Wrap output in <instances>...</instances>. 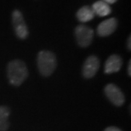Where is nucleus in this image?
I'll return each mask as SVG.
<instances>
[{
    "mask_svg": "<svg viewBox=\"0 0 131 131\" xmlns=\"http://www.w3.org/2000/svg\"><path fill=\"white\" fill-rule=\"evenodd\" d=\"M7 76L11 85L20 86L28 76L27 65L20 60H13L7 66Z\"/></svg>",
    "mask_w": 131,
    "mask_h": 131,
    "instance_id": "f257e3e1",
    "label": "nucleus"
},
{
    "mask_svg": "<svg viewBox=\"0 0 131 131\" xmlns=\"http://www.w3.org/2000/svg\"><path fill=\"white\" fill-rule=\"evenodd\" d=\"M37 65L42 76L49 77L54 72L57 66L56 54L49 50L40 51L37 57Z\"/></svg>",
    "mask_w": 131,
    "mask_h": 131,
    "instance_id": "f03ea898",
    "label": "nucleus"
},
{
    "mask_svg": "<svg viewBox=\"0 0 131 131\" xmlns=\"http://www.w3.org/2000/svg\"><path fill=\"white\" fill-rule=\"evenodd\" d=\"M12 24L14 27L15 35L20 39H26L28 37V29L27 26L26 24L24 17L21 12L18 9H15L12 12Z\"/></svg>",
    "mask_w": 131,
    "mask_h": 131,
    "instance_id": "7ed1b4c3",
    "label": "nucleus"
},
{
    "mask_svg": "<svg viewBox=\"0 0 131 131\" xmlns=\"http://www.w3.org/2000/svg\"><path fill=\"white\" fill-rule=\"evenodd\" d=\"M75 38L78 44L82 48L90 46L94 38V31L85 25H79L75 28Z\"/></svg>",
    "mask_w": 131,
    "mask_h": 131,
    "instance_id": "20e7f679",
    "label": "nucleus"
},
{
    "mask_svg": "<svg viewBox=\"0 0 131 131\" xmlns=\"http://www.w3.org/2000/svg\"><path fill=\"white\" fill-rule=\"evenodd\" d=\"M104 93L107 99L112 102L114 106H121L125 102V96L122 90L115 85L114 83H108L105 86Z\"/></svg>",
    "mask_w": 131,
    "mask_h": 131,
    "instance_id": "39448f33",
    "label": "nucleus"
},
{
    "mask_svg": "<svg viewBox=\"0 0 131 131\" xmlns=\"http://www.w3.org/2000/svg\"><path fill=\"white\" fill-rule=\"evenodd\" d=\"M100 68V60L97 56H90L85 60L83 65L82 74L84 78H92L97 73Z\"/></svg>",
    "mask_w": 131,
    "mask_h": 131,
    "instance_id": "423d86ee",
    "label": "nucleus"
},
{
    "mask_svg": "<svg viewBox=\"0 0 131 131\" xmlns=\"http://www.w3.org/2000/svg\"><path fill=\"white\" fill-rule=\"evenodd\" d=\"M123 65V59L118 54H112L106 61L104 67V72L106 74L119 72Z\"/></svg>",
    "mask_w": 131,
    "mask_h": 131,
    "instance_id": "0eeeda50",
    "label": "nucleus"
},
{
    "mask_svg": "<svg viewBox=\"0 0 131 131\" xmlns=\"http://www.w3.org/2000/svg\"><path fill=\"white\" fill-rule=\"evenodd\" d=\"M117 20L115 18H110L102 21L97 27V34L100 37H107L113 33L117 29Z\"/></svg>",
    "mask_w": 131,
    "mask_h": 131,
    "instance_id": "6e6552de",
    "label": "nucleus"
},
{
    "mask_svg": "<svg viewBox=\"0 0 131 131\" xmlns=\"http://www.w3.org/2000/svg\"><path fill=\"white\" fill-rule=\"evenodd\" d=\"M95 13H94L92 8L90 6H83L81 9L78 10L76 16H77L78 20L80 22H88L90 21L91 20L94 19L95 17Z\"/></svg>",
    "mask_w": 131,
    "mask_h": 131,
    "instance_id": "1a4fd4ad",
    "label": "nucleus"
},
{
    "mask_svg": "<svg viewBox=\"0 0 131 131\" xmlns=\"http://www.w3.org/2000/svg\"><path fill=\"white\" fill-rule=\"evenodd\" d=\"M91 8H92L95 15H97L99 16H101V17L106 16V15L111 14V12H112V9H111V7L109 6V4H107L106 3L101 1V0L95 2Z\"/></svg>",
    "mask_w": 131,
    "mask_h": 131,
    "instance_id": "9d476101",
    "label": "nucleus"
},
{
    "mask_svg": "<svg viewBox=\"0 0 131 131\" xmlns=\"http://www.w3.org/2000/svg\"><path fill=\"white\" fill-rule=\"evenodd\" d=\"M10 110L5 106H0V131H7L9 128V117Z\"/></svg>",
    "mask_w": 131,
    "mask_h": 131,
    "instance_id": "9b49d317",
    "label": "nucleus"
},
{
    "mask_svg": "<svg viewBox=\"0 0 131 131\" xmlns=\"http://www.w3.org/2000/svg\"><path fill=\"white\" fill-rule=\"evenodd\" d=\"M104 131H122V129L116 126H110V127L106 128V129H104Z\"/></svg>",
    "mask_w": 131,
    "mask_h": 131,
    "instance_id": "f8f14e48",
    "label": "nucleus"
},
{
    "mask_svg": "<svg viewBox=\"0 0 131 131\" xmlns=\"http://www.w3.org/2000/svg\"><path fill=\"white\" fill-rule=\"evenodd\" d=\"M127 48L130 51L131 50V36H129L127 40Z\"/></svg>",
    "mask_w": 131,
    "mask_h": 131,
    "instance_id": "ddd939ff",
    "label": "nucleus"
},
{
    "mask_svg": "<svg viewBox=\"0 0 131 131\" xmlns=\"http://www.w3.org/2000/svg\"><path fill=\"white\" fill-rule=\"evenodd\" d=\"M101 1L106 3L107 4H115L117 0H101Z\"/></svg>",
    "mask_w": 131,
    "mask_h": 131,
    "instance_id": "4468645a",
    "label": "nucleus"
},
{
    "mask_svg": "<svg viewBox=\"0 0 131 131\" xmlns=\"http://www.w3.org/2000/svg\"><path fill=\"white\" fill-rule=\"evenodd\" d=\"M127 72H128V74H129V76H131V61H129V64H128Z\"/></svg>",
    "mask_w": 131,
    "mask_h": 131,
    "instance_id": "2eb2a0df",
    "label": "nucleus"
}]
</instances>
